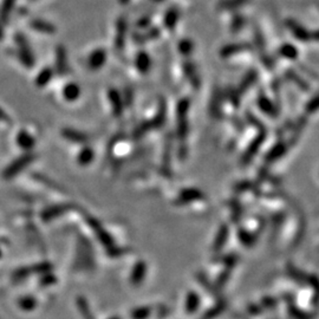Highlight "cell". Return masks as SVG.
Here are the masks:
<instances>
[{"instance_id": "1", "label": "cell", "mask_w": 319, "mask_h": 319, "mask_svg": "<svg viewBox=\"0 0 319 319\" xmlns=\"http://www.w3.org/2000/svg\"><path fill=\"white\" fill-rule=\"evenodd\" d=\"M15 41L17 44V48H18L17 49V57H18V59L20 60V63L23 64L25 68L32 69L36 64V59L26 37L18 32L15 36Z\"/></svg>"}, {"instance_id": "2", "label": "cell", "mask_w": 319, "mask_h": 319, "mask_svg": "<svg viewBox=\"0 0 319 319\" xmlns=\"http://www.w3.org/2000/svg\"><path fill=\"white\" fill-rule=\"evenodd\" d=\"M36 154H33V152H24L23 155H20V156L18 157V159H16L15 161H12V162L10 163V165L7 166L6 169L4 170V173H2V176H4V179H12V177H15L16 175H18L20 171H23L25 168L27 167V166H30L33 161L36 160Z\"/></svg>"}, {"instance_id": "3", "label": "cell", "mask_w": 319, "mask_h": 319, "mask_svg": "<svg viewBox=\"0 0 319 319\" xmlns=\"http://www.w3.org/2000/svg\"><path fill=\"white\" fill-rule=\"evenodd\" d=\"M107 62V52L104 49H96L88 58V68L93 71H97L104 66Z\"/></svg>"}, {"instance_id": "4", "label": "cell", "mask_w": 319, "mask_h": 319, "mask_svg": "<svg viewBox=\"0 0 319 319\" xmlns=\"http://www.w3.org/2000/svg\"><path fill=\"white\" fill-rule=\"evenodd\" d=\"M70 71L68 64V54L63 45H58L56 49V72L59 76H65Z\"/></svg>"}, {"instance_id": "5", "label": "cell", "mask_w": 319, "mask_h": 319, "mask_svg": "<svg viewBox=\"0 0 319 319\" xmlns=\"http://www.w3.org/2000/svg\"><path fill=\"white\" fill-rule=\"evenodd\" d=\"M60 134H62V136L66 141L72 143L84 144L89 141L87 134L78 131V130L76 129H72V128H64V129H62V131H60Z\"/></svg>"}, {"instance_id": "6", "label": "cell", "mask_w": 319, "mask_h": 319, "mask_svg": "<svg viewBox=\"0 0 319 319\" xmlns=\"http://www.w3.org/2000/svg\"><path fill=\"white\" fill-rule=\"evenodd\" d=\"M126 35H127V21L124 17L117 19L116 21V36H115V48L117 50H122L126 43Z\"/></svg>"}, {"instance_id": "7", "label": "cell", "mask_w": 319, "mask_h": 319, "mask_svg": "<svg viewBox=\"0 0 319 319\" xmlns=\"http://www.w3.org/2000/svg\"><path fill=\"white\" fill-rule=\"evenodd\" d=\"M108 97H109L110 104H112L113 115H115L116 117L121 116L122 113H123V99H122L120 93H118L116 89H112V90H109V93H108Z\"/></svg>"}, {"instance_id": "8", "label": "cell", "mask_w": 319, "mask_h": 319, "mask_svg": "<svg viewBox=\"0 0 319 319\" xmlns=\"http://www.w3.org/2000/svg\"><path fill=\"white\" fill-rule=\"evenodd\" d=\"M30 27L36 31L46 33V35H52V33L56 32V26L54 24H51L48 20H44V19L35 18L30 21Z\"/></svg>"}, {"instance_id": "9", "label": "cell", "mask_w": 319, "mask_h": 319, "mask_svg": "<svg viewBox=\"0 0 319 319\" xmlns=\"http://www.w3.org/2000/svg\"><path fill=\"white\" fill-rule=\"evenodd\" d=\"M17 142H18L19 147L23 148L24 150H31L36 146L35 137L31 134H29L26 130H20L19 131L18 136H17Z\"/></svg>"}, {"instance_id": "10", "label": "cell", "mask_w": 319, "mask_h": 319, "mask_svg": "<svg viewBox=\"0 0 319 319\" xmlns=\"http://www.w3.org/2000/svg\"><path fill=\"white\" fill-rule=\"evenodd\" d=\"M63 96L66 101L74 102L80 96V88L76 83H70L63 89Z\"/></svg>"}, {"instance_id": "11", "label": "cell", "mask_w": 319, "mask_h": 319, "mask_svg": "<svg viewBox=\"0 0 319 319\" xmlns=\"http://www.w3.org/2000/svg\"><path fill=\"white\" fill-rule=\"evenodd\" d=\"M16 0H4L1 7H0V23L6 26L10 19V15L12 12V8L15 6Z\"/></svg>"}, {"instance_id": "12", "label": "cell", "mask_w": 319, "mask_h": 319, "mask_svg": "<svg viewBox=\"0 0 319 319\" xmlns=\"http://www.w3.org/2000/svg\"><path fill=\"white\" fill-rule=\"evenodd\" d=\"M54 75H55V71L52 70L51 68H44L43 70L38 74L37 78H36V84H37L39 88L46 87V85L49 84L50 80L52 79Z\"/></svg>"}, {"instance_id": "13", "label": "cell", "mask_w": 319, "mask_h": 319, "mask_svg": "<svg viewBox=\"0 0 319 319\" xmlns=\"http://www.w3.org/2000/svg\"><path fill=\"white\" fill-rule=\"evenodd\" d=\"M94 159H95V152L91 148L89 147H85L82 150L79 151L78 156H77V162L79 163L80 166H88L93 162Z\"/></svg>"}, {"instance_id": "14", "label": "cell", "mask_w": 319, "mask_h": 319, "mask_svg": "<svg viewBox=\"0 0 319 319\" xmlns=\"http://www.w3.org/2000/svg\"><path fill=\"white\" fill-rule=\"evenodd\" d=\"M136 66H137L141 71H144L148 68V58H147L146 54L138 55L137 59H136Z\"/></svg>"}, {"instance_id": "15", "label": "cell", "mask_w": 319, "mask_h": 319, "mask_svg": "<svg viewBox=\"0 0 319 319\" xmlns=\"http://www.w3.org/2000/svg\"><path fill=\"white\" fill-rule=\"evenodd\" d=\"M0 122H2V123H7V124L11 123L10 117H8L7 113H5L1 108H0Z\"/></svg>"}, {"instance_id": "16", "label": "cell", "mask_w": 319, "mask_h": 319, "mask_svg": "<svg viewBox=\"0 0 319 319\" xmlns=\"http://www.w3.org/2000/svg\"><path fill=\"white\" fill-rule=\"evenodd\" d=\"M5 27H6V26H4V25H2L1 23H0V39H1V38L4 37V31H5Z\"/></svg>"}]
</instances>
